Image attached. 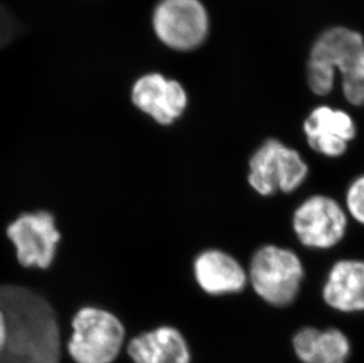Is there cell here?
Here are the masks:
<instances>
[{"label": "cell", "mask_w": 364, "mask_h": 363, "mask_svg": "<svg viewBox=\"0 0 364 363\" xmlns=\"http://www.w3.org/2000/svg\"><path fill=\"white\" fill-rule=\"evenodd\" d=\"M353 71H358V73H361L364 75V53L362 55L361 59H360V62H358V65L355 66L354 69L351 70L350 73H353Z\"/></svg>", "instance_id": "ffe728a7"}, {"label": "cell", "mask_w": 364, "mask_h": 363, "mask_svg": "<svg viewBox=\"0 0 364 363\" xmlns=\"http://www.w3.org/2000/svg\"><path fill=\"white\" fill-rule=\"evenodd\" d=\"M193 274L198 288L210 296L240 294L249 285L247 268L236 257L216 248L195 257Z\"/></svg>", "instance_id": "8fae6325"}, {"label": "cell", "mask_w": 364, "mask_h": 363, "mask_svg": "<svg viewBox=\"0 0 364 363\" xmlns=\"http://www.w3.org/2000/svg\"><path fill=\"white\" fill-rule=\"evenodd\" d=\"M321 329L303 327L292 337V350L297 360L302 363H318V344Z\"/></svg>", "instance_id": "9a60e30c"}, {"label": "cell", "mask_w": 364, "mask_h": 363, "mask_svg": "<svg viewBox=\"0 0 364 363\" xmlns=\"http://www.w3.org/2000/svg\"><path fill=\"white\" fill-rule=\"evenodd\" d=\"M127 354L132 363H193V352L178 328L163 325L131 337Z\"/></svg>", "instance_id": "7c38bea8"}, {"label": "cell", "mask_w": 364, "mask_h": 363, "mask_svg": "<svg viewBox=\"0 0 364 363\" xmlns=\"http://www.w3.org/2000/svg\"><path fill=\"white\" fill-rule=\"evenodd\" d=\"M343 206L348 216L364 226V174L358 176L348 185Z\"/></svg>", "instance_id": "2e32d148"}, {"label": "cell", "mask_w": 364, "mask_h": 363, "mask_svg": "<svg viewBox=\"0 0 364 363\" xmlns=\"http://www.w3.org/2000/svg\"><path fill=\"white\" fill-rule=\"evenodd\" d=\"M131 102L156 123L168 127L186 111L188 95L177 80L159 73H148L134 83Z\"/></svg>", "instance_id": "9c48e42d"}, {"label": "cell", "mask_w": 364, "mask_h": 363, "mask_svg": "<svg viewBox=\"0 0 364 363\" xmlns=\"http://www.w3.org/2000/svg\"><path fill=\"white\" fill-rule=\"evenodd\" d=\"M247 183L262 197L292 194L309 176V165L302 154L283 142L270 138L251 154L247 164Z\"/></svg>", "instance_id": "277c9868"}, {"label": "cell", "mask_w": 364, "mask_h": 363, "mask_svg": "<svg viewBox=\"0 0 364 363\" xmlns=\"http://www.w3.org/2000/svg\"><path fill=\"white\" fill-rule=\"evenodd\" d=\"M71 328L66 352L75 363H114L127 339L122 320L96 305L80 307L73 316Z\"/></svg>", "instance_id": "3957f363"}, {"label": "cell", "mask_w": 364, "mask_h": 363, "mask_svg": "<svg viewBox=\"0 0 364 363\" xmlns=\"http://www.w3.org/2000/svg\"><path fill=\"white\" fill-rule=\"evenodd\" d=\"M247 281L267 305L284 308L299 298L306 276L299 255L277 244H264L251 256Z\"/></svg>", "instance_id": "7a4b0ae2"}, {"label": "cell", "mask_w": 364, "mask_h": 363, "mask_svg": "<svg viewBox=\"0 0 364 363\" xmlns=\"http://www.w3.org/2000/svg\"><path fill=\"white\" fill-rule=\"evenodd\" d=\"M344 97L353 105H364V75L354 71L342 75Z\"/></svg>", "instance_id": "e0dca14e"}, {"label": "cell", "mask_w": 364, "mask_h": 363, "mask_svg": "<svg viewBox=\"0 0 364 363\" xmlns=\"http://www.w3.org/2000/svg\"><path fill=\"white\" fill-rule=\"evenodd\" d=\"M322 298L330 309L342 314L364 312V260L342 258L330 267Z\"/></svg>", "instance_id": "4fadbf2b"}, {"label": "cell", "mask_w": 364, "mask_h": 363, "mask_svg": "<svg viewBox=\"0 0 364 363\" xmlns=\"http://www.w3.org/2000/svg\"><path fill=\"white\" fill-rule=\"evenodd\" d=\"M349 216L331 196L315 194L303 199L291 216L292 231L303 247L329 251L347 235Z\"/></svg>", "instance_id": "8992f818"}, {"label": "cell", "mask_w": 364, "mask_h": 363, "mask_svg": "<svg viewBox=\"0 0 364 363\" xmlns=\"http://www.w3.org/2000/svg\"><path fill=\"white\" fill-rule=\"evenodd\" d=\"M5 233L21 267L48 270L55 263L62 233L51 211L21 213L7 224Z\"/></svg>", "instance_id": "5b68a950"}, {"label": "cell", "mask_w": 364, "mask_h": 363, "mask_svg": "<svg viewBox=\"0 0 364 363\" xmlns=\"http://www.w3.org/2000/svg\"><path fill=\"white\" fill-rule=\"evenodd\" d=\"M16 25L10 14L0 6V46L6 44L11 38L14 37Z\"/></svg>", "instance_id": "ac0fdd59"}, {"label": "cell", "mask_w": 364, "mask_h": 363, "mask_svg": "<svg viewBox=\"0 0 364 363\" xmlns=\"http://www.w3.org/2000/svg\"><path fill=\"white\" fill-rule=\"evenodd\" d=\"M152 25L166 46L188 51L204 41L209 21L198 0H162L154 12Z\"/></svg>", "instance_id": "ba28073f"}, {"label": "cell", "mask_w": 364, "mask_h": 363, "mask_svg": "<svg viewBox=\"0 0 364 363\" xmlns=\"http://www.w3.org/2000/svg\"><path fill=\"white\" fill-rule=\"evenodd\" d=\"M9 339V320L6 312L0 305V355L4 353Z\"/></svg>", "instance_id": "d6986e66"}, {"label": "cell", "mask_w": 364, "mask_h": 363, "mask_svg": "<svg viewBox=\"0 0 364 363\" xmlns=\"http://www.w3.org/2000/svg\"><path fill=\"white\" fill-rule=\"evenodd\" d=\"M351 354V342L338 328L321 330L318 363H347Z\"/></svg>", "instance_id": "5bb4252c"}, {"label": "cell", "mask_w": 364, "mask_h": 363, "mask_svg": "<svg viewBox=\"0 0 364 363\" xmlns=\"http://www.w3.org/2000/svg\"><path fill=\"white\" fill-rule=\"evenodd\" d=\"M306 143L326 158H340L356 137V124L349 113L330 107L314 109L303 124Z\"/></svg>", "instance_id": "30bf717a"}, {"label": "cell", "mask_w": 364, "mask_h": 363, "mask_svg": "<svg viewBox=\"0 0 364 363\" xmlns=\"http://www.w3.org/2000/svg\"><path fill=\"white\" fill-rule=\"evenodd\" d=\"M364 53V41L358 32L346 28L324 32L314 45L308 80L310 89L320 96L329 93L335 82V69L347 75L358 65Z\"/></svg>", "instance_id": "52a82bcc"}, {"label": "cell", "mask_w": 364, "mask_h": 363, "mask_svg": "<svg viewBox=\"0 0 364 363\" xmlns=\"http://www.w3.org/2000/svg\"><path fill=\"white\" fill-rule=\"evenodd\" d=\"M0 305L9 320V339L0 363H60L58 315L44 295L25 285L4 283Z\"/></svg>", "instance_id": "6da1fadb"}]
</instances>
